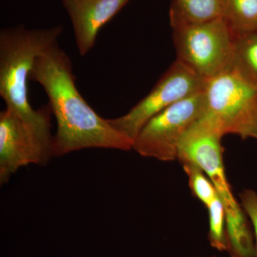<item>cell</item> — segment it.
I'll return each instance as SVG.
<instances>
[{"label":"cell","mask_w":257,"mask_h":257,"mask_svg":"<svg viewBox=\"0 0 257 257\" xmlns=\"http://www.w3.org/2000/svg\"><path fill=\"white\" fill-rule=\"evenodd\" d=\"M30 79L43 88L57 120L52 157L84 149H133V140L113 128L81 95L76 87L72 61L58 43L39 56Z\"/></svg>","instance_id":"6da1fadb"},{"label":"cell","mask_w":257,"mask_h":257,"mask_svg":"<svg viewBox=\"0 0 257 257\" xmlns=\"http://www.w3.org/2000/svg\"><path fill=\"white\" fill-rule=\"evenodd\" d=\"M63 28L28 29L22 25L0 32V96L13 109L42 135L52 137L48 104L34 109L28 98V80L39 56L57 43Z\"/></svg>","instance_id":"7a4b0ae2"},{"label":"cell","mask_w":257,"mask_h":257,"mask_svg":"<svg viewBox=\"0 0 257 257\" xmlns=\"http://www.w3.org/2000/svg\"><path fill=\"white\" fill-rule=\"evenodd\" d=\"M206 106L198 120L221 137L257 140V84L233 69L207 79Z\"/></svg>","instance_id":"3957f363"},{"label":"cell","mask_w":257,"mask_h":257,"mask_svg":"<svg viewBox=\"0 0 257 257\" xmlns=\"http://www.w3.org/2000/svg\"><path fill=\"white\" fill-rule=\"evenodd\" d=\"M177 60L205 79L231 67L234 35L222 18L173 28Z\"/></svg>","instance_id":"277c9868"},{"label":"cell","mask_w":257,"mask_h":257,"mask_svg":"<svg viewBox=\"0 0 257 257\" xmlns=\"http://www.w3.org/2000/svg\"><path fill=\"white\" fill-rule=\"evenodd\" d=\"M204 90L164 109L149 120L134 140L139 155L162 162L177 160L181 140L205 110Z\"/></svg>","instance_id":"5b68a950"},{"label":"cell","mask_w":257,"mask_h":257,"mask_svg":"<svg viewBox=\"0 0 257 257\" xmlns=\"http://www.w3.org/2000/svg\"><path fill=\"white\" fill-rule=\"evenodd\" d=\"M206 81L176 60L146 96L126 114L108 121L116 131L134 141L149 120L172 104L203 92Z\"/></svg>","instance_id":"8992f818"},{"label":"cell","mask_w":257,"mask_h":257,"mask_svg":"<svg viewBox=\"0 0 257 257\" xmlns=\"http://www.w3.org/2000/svg\"><path fill=\"white\" fill-rule=\"evenodd\" d=\"M223 137L201 123H195L184 135L178 150L180 163L191 162L202 169L215 187L225 210L226 224L243 222L247 215L236 201L225 172L223 161Z\"/></svg>","instance_id":"52a82bcc"},{"label":"cell","mask_w":257,"mask_h":257,"mask_svg":"<svg viewBox=\"0 0 257 257\" xmlns=\"http://www.w3.org/2000/svg\"><path fill=\"white\" fill-rule=\"evenodd\" d=\"M53 137L42 135L7 107L0 113V184L23 167L45 166L52 155Z\"/></svg>","instance_id":"ba28073f"},{"label":"cell","mask_w":257,"mask_h":257,"mask_svg":"<svg viewBox=\"0 0 257 257\" xmlns=\"http://www.w3.org/2000/svg\"><path fill=\"white\" fill-rule=\"evenodd\" d=\"M130 0H62L73 27L79 54L87 55L95 45L101 28L119 13Z\"/></svg>","instance_id":"9c48e42d"},{"label":"cell","mask_w":257,"mask_h":257,"mask_svg":"<svg viewBox=\"0 0 257 257\" xmlns=\"http://www.w3.org/2000/svg\"><path fill=\"white\" fill-rule=\"evenodd\" d=\"M172 28L221 18L223 0H172Z\"/></svg>","instance_id":"30bf717a"},{"label":"cell","mask_w":257,"mask_h":257,"mask_svg":"<svg viewBox=\"0 0 257 257\" xmlns=\"http://www.w3.org/2000/svg\"><path fill=\"white\" fill-rule=\"evenodd\" d=\"M230 69L257 84V32L234 35Z\"/></svg>","instance_id":"8fae6325"},{"label":"cell","mask_w":257,"mask_h":257,"mask_svg":"<svg viewBox=\"0 0 257 257\" xmlns=\"http://www.w3.org/2000/svg\"><path fill=\"white\" fill-rule=\"evenodd\" d=\"M221 18L234 35L257 32V0H223Z\"/></svg>","instance_id":"7c38bea8"},{"label":"cell","mask_w":257,"mask_h":257,"mask_svg":"<svg viewBox=\"0 0 257 257\" xmlns=\"http://www.w3.org/2000/svg\"><path fill=\"white\" fill-rule=\"evenodd\" d=\"M180 164L188 177L189 185L193 195L207 208L218 196L214 184L197 165L188 162Z\"/></svg>","instance_id":"4fadbf2b"},{"label":"cell","mask_w":257,"mask_h":257,"mask_svg":"<svg viewBox=\"0 0 257 257\" xmlns=\"http://www.w3.org/2000/svg\"><path fill=\"white\" fill-rule=\"evenodd\" d=\"M209 234L208 239L213 248L220 251H226L227 242L226 235V216L224 205L217 196L208 206Z\"/></svg>","instance_id":"5bb4252c"},{"label":"cell","mask_w":257,"mask_h":257,"mask_svg":"<svg viewBox=\"0 0 257 257\" xmlns=\"http://www.w3.org/2000/svg\"><path fill=\"white\" fill-rule=\"evenodd\" d=\"M239 198L241 207L252 226L257 253V193L252 189H244L240 193Z\"/></svg>","instance_id":"9a60e30c"},{"label":"cell","mask_w":257,"mask_h":257,"mask_svg":"<svg viewBox=\"0 0 257 257\" xmlns=\"http://www.w3.org/2000/svg\"></svg>","instance_id":"2e32d148"}]
</instances>
